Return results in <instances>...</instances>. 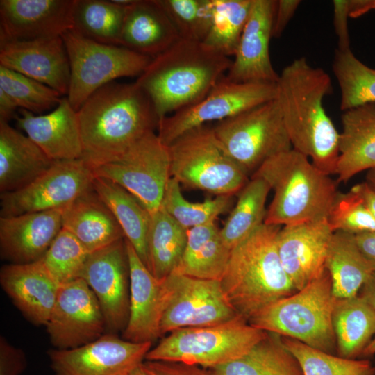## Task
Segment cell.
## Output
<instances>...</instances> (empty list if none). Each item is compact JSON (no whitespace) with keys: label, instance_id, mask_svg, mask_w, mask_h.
Instances as JSON below:
<instances>
[{"label":"cell","instance_id":"obj_1","mask_svg":"<svg viewBox=\"0 0 375 375\" xmlns=\"http://www.w3.org/2000/svg\"><path fill=\"white\" fill-rule=\"evenodd\" d=\"M276 84V99L292 149L325 174H335L340 133L323 105L333 92L329 75L301 57L283 69Z\"/></svg>","mask_w":375,"mask_h":375},{"label":"cell","instance_id":"obj_2","mask_svg":"<svg viewBox=\"0 0 375 375\" xmlns=\"http://www.w3.org/2000/svg\"><path fill=\"white\" fill-rule=\"evenodd\" d=\"M77 115L82 159L92 168L116 158L158 124L149 97L135 83L112 81L102 86Z\"/></svg>","mask_w":375,"mask_h":375},{"label":"cell","instance_id":"obj_3","mask_svg":"<svg viewBox=\"0 0 375 375\" xmlns=\"http://www.w3.org/2000/svg\"><path fill=\"white\" fill-rule=\"evenodd\" d=\"M231 63L201 42L180 38L152 58L135 83L149 97L159 122L203 99Z\"/></svg>","mask_w":375,"mask_h":375},{"label":"cell","instance_id":"obj_4","mask_svg":"<svg viewBox=\"0 0 375 375\" xmlns=\"http://www.w3.org/2000/svg\"><path fill=\"white\" fill-rule=\"evenodd\" d=\"M281 228L262 224L233 248L220 279L226 298L247 322L297 291L279 258L276 237Z\"/></svg>","mask_w":375,"mask_h":375},{"label":"cell","instance_id":"obj_5","mask_svg":"<svg viewBox=\"0 0 375 375\" xmlns=\"http://www.w3.org/2000/svg\"><path fill=\"white\" fill-rule=\"evenodd\" d=\"M251 176L262 178L274 191L266 224L284 226L327 219L338 192L330 175L293 149L269 158Z\"/></svg>","mask_w":375,"mask_h":375},{"label":"cell","instance_id":"obj_6","mask_svg":"<svg viewBox=\"0 0 375 375\" xmlns=\"http://www.w3.org/2000/svg\"><path fill=\"white\" fill-rule=\"evenodd\" d=\"M335 299L325 269L303 288L262 309L248 323L334 354L337 350L332 314Z\"/></svg>","mask_w":375,"mask_h":375},{"label":"cell","instance_id":"obj_7","mask_svg":"<svg viewBox=\"0 0 375 375\" xmlns=\"http://www.w3.org/2000/svg\"><path fill=\"white\" fill-rule=\"evenodd\" d=\"M171 177L180 184L217 196H233L250 178L206 125L181 135L167 146Z\"/></svg>","mask_w":375,"mask_h":375},{"label":"cell","instance_id":"obj_8","mask_svg":"<svg viewBox=\"0 0 375 375\" xmlns=\"http://www.w3.org/2000/svg\"><path fill=\"white\" fill-rule=\"evenodd\" d=\"M266 334L241 316L219 324L178 328L151 348L145 360L209 369L244 356Z\"/></svg>","mask_w":375,"mask_h":375},{"label":"cell","instance_id":"obj_9","mask_svg":"<svg viewBox=\"0 0 375 375\" xmlns=\"http://www.w3.org/2000/svg\"><path fill=\"white\" fill-rule=\"evenodd\" d=\"M61 37L70 68L67 97L76 111L102 86L119 78L138 77L152 59L123 46L96 42L74 29Z\"/></svg>","mask_w":375,"mask_h":375},{"label":"cell","instance_id":"obj_10","mask_svg":"<svg viewBox=\"0 0 375 375\" xmlns=\"http://www.w3.org/2000/svg\"><path fill=\"white\" fill-rule=\"evenodd\" d=\"M212 129L228 156L249 175L269 158L292 149L277 99L218 122Z\"/></svg>","mask_w":375,"mask_h":375},{"label":"cell","instance_id":"obj_11","mask_svg":"<svg viewBox=\"0 0 375 375\" xmlns=\"http://www.w3.org/2000/svg\"><path fill=\"white\" fill-rule=\"evenodd\" d=\"M238 316L219 280L176 272L162 280L161 335L182 328L219 324Z\"/></svg>","mask_w":375,"mask_h":375},{"label":"cell","instance_id":"obj_12","mask_svg":"<svg viewBox=\"0 0 375 375\" xmlns=\"http://www.w3.org/2000/svg\"><path fill=\"white\" fill-rule=\"evenodd\" d=\"M92 169L95 176L108 179L131 193L151 215L160 208L171 178L168 147L155 131L116 158Z\"/></svg>","mask_w":375,"mask_h":375},{"label":"cell","instance_id":"obj_13","mask_svg":"<svg viewBox=\"0 0 375 375\" xmlns=\"http://www.w3.org/2000/svg\"><path fill=\"white\" fill-rule=\"evenodd\" d=\"M276 83H236L226 74L199 102L158 122V135L169 145L185 133L212 121H222L277 98Z\"/></svg>","mask_w":375,"mask_h":375},{"label":"cell","instance_id":"obj_14","mask_svg":"<svg viewBox=\"0 0 375 375\" xmlns=\"http://www.w3.org/2000/svg\"><path fill=\"white\" fill-rule=\"evenodd\" d=\"M94 178L92 167L82 158L54 161L25 187L1 193V216L63 210L92 188Z\"/></svg>","mask_w":375,"mask_h":375},{"label":"cell","instance_id":"obj_15","mask_svg":"<svg viewBox=\"0 0 375 375\" xmlns=\"http://www.w3.org/2000/svg\"><path fill=\"white\" fill-rule=\"evenodd\" d=\"M45 326L52 345L58 349L90 343L103 335L106 329L99 302L81 278L60 286Z\"/></svg>","mask_w":375,"mask_h":375},{"label":"cell","instance_id":"obj_16","mask_svg":"<svg viewBox=\"0 0 375 375\" xmlns=\"http://www.w3.org/2000/svg\"><path fill=\"white\" fill-rule=\"evenodd\" d=\"M152 342H133L105 333L87 344L48 351L53 375H123L145 360Z\"/></svg>","mask_w":375,"mask_h":375},{"label":"cell","instance_id":"obj_17","mask_svg":"<svg viewBox=\"0 0 375 375\" xmlns=\"http://www.w3.org/2000/svg\"><path fill=\"white\" fill-rule=\"evenodd\" d=\"M97 297L111 333L125 328L129 315V268L125 240L90 254L81 274Z\"/></svg>","mask_w":375,"mask_h":375},{"label":"cell","instance_id":"obj_18","mask_svg":"<svg viewBox=\"0 0 375 375\" xmlns=\"http://www.w3.org/2000/svg\"><path fill=\"white\" fill-rule=\"evenodd\" d=\"M76 0H1L0 43L61 36L74 28Z\"/></svg>","mask_w":375,"mask_h":375},{"label":"cell","instance_id":"obj_19","mask_svg":"<svg viewBox=\"0 0 375 375\" xmlns=\"http://www.w3.org/2000/svg\"><path fill=\"white\" fill-rule=\"evenodd\" d=\"M327 219L284 226L276 237L281 264L298 291L325 271L333 234Z\"/></svg>","mask_w":375,"mask_h":375},{"label":"cell","instance_id":"obj_20","mask_svg":"<svg viewBox=\"0 0 375 375\" xmlns=\"http://www.w3.org/2000/svg\"><path fill=\"white\" fill-rule=\"evenodd\" d=\"M276 1L253 0L250 14L226 72L236 83H277L279 74L269 56V41Z\"/></svg>","mask_w":375,"mask_h":375},{"label":"cell","instance_id":"obj_21","mask_svg":"<svg viewBox=\"0 0 375 375\" xmlns=\"http://www.w3.org/2000/svg\"><path fill=\"white\" fill-rule=\"evenodd\" d=\"M0 65L67 94L70 68L61 36L0 43Z\"/></svg>","mask_w":375,"mask_h":375},{"label":"cell","instance_id":"obj_22","mask_svg":"<svg viewBox=\"0 0 375 375\" xmlns=\"http://www.w3.org/2000/svg\"><path fill=\"white\" fill-rule=\"evenodd\" d=\"M62 228V210L1 216V256L14 264L38 261Z\"/></svg>","mask_w":375,"mask_h":375},{"label":"cell","instance_id":"obj_23","mask_svg":"<svg viewBox=\"0 0 375 375\" xmlns=\"http://www.w3.org/2000/svg\"><path fill=\"white\" fill-rule=\"evenodd\" d=\"M15 119L19 128L52 160L81 159L83 147L76 111L67 97H62L56 108L46 115L19 108Z\"/></svg>","mask_w":375,"mask_h":375},{"label":"cell","instance_id":"obj_24","mask_svg":"<svg viewBox=\"0 0 375 375\" xmlns=\"http://www.w3.org/2000/svg\"><path fill=\"white\" fill-rule=\"evenodd\" d=\"M129 268V315L123 338L152 342L161 336L162 281L156 279L124 238Z\"/></svg>","mask_w":375,"mask_h":375},{"label":"cell","instance_id":"obj_25","mask_svg":"<svg viewBox=\"0 0 375 375\" xmlns=\"http://www.w3.org/2000/svg\"><path fill=\"white\" fill-rule=\"evenodd\" d=\"M0 283L23 315L35 325L48 322L60 285L41 260L1 267Z\"/></svg>","mask_w":375,"mask_h":375},{"label":"cell","instance_id":"obj_26","mask_svg":"<svg viewBox=\"0 0 375 375\" xmlns=\"http://www.w3.org/2000/svg\"><path fill=\"white\" fill-rule=\"evenodd\" d=\"M180 39L156 0H134L126 6L120 45L153 58Z\"/></svg>","mask_w":375,"mask_h":375},{"label":"cell","instance_id":"obj_27","mask_svg":"<svg viewBox=\"0 0 375 375\" xmlns=\"http://www.w3.org/2000/svg\"><path fill=\"white\" fill-rule=\"evenodd\" d=\"M335 174L346 183L358 173L375 168V103L344 111Z\"/></svg>","mask_w":375,"mask_h":375},{"label":"cell","instance_id":"obj_28","mask_svg":"<svg viewBox=\"0 0 375 375\" xmlns=\"http://www.w3.org/2000/svg\"><path fill=\"white\" fill-rule=\"evenodd\" d=\"M62 228L90 253L124 238L114 215L93 187L62 210Z\"/></svg>","mask_w":375,"mask_h":375},{"label":"cell","instance_id":"obj_29","mask_svg":"<svg viewBox=\"0 0 375 375\" xmlns=\"http://www.w3.org/2000/svg\"><path fill=\"white\" fill-rule=\"evenodd\" d=\"M27 135L0 122V192L21 189L53 163Z\"/></svg>","mask_w":375,"mask_h":375},{"label":"cell","instance_id":"obj_30","mask_svg":"<svg viewBox=\"0 0 375 375\" xmlns=\"http://www.w3.org/2000/svg\"><path fill=\"white\" fill-rule=\"evenodd\" d=\"M325 269L331 280L332 292L336 299L358 294L374 272L360 251L355 235L335 231L331 239Z\"/></svg>","mask_w":375,"mask_h":375},{"label":"cell","instance_id":"obj_31","mask_svg":"<svg viewBox=\"0 0 375 375\" xmlns=\"http://www.w3.org/2000/svg\"><path fill=\"white\" fill-rule=\"evenodd\" d=\"M231 250L215 222L188 230L187 244L173 272L203 279H221Z\"/></svg>","mask_w":375,"mask_h":375},{"label":"cell","instance_id":"obj_32","mask_svg":"<svg viewBox=\"0 0 375 375\" xmlns=\"http://www.w3.org/2000/svg\"><path fill=\"white\" fill-rule=\"evenodd\" d=\"M92 187L114 215L124 238L148 267L150 212L135 196L108 179L95 176Z\"/></svg>","mask_w":375,"mask_h":375},{"label":"cell","instance_id":"obj_33","mask_svg":"<svg viewBox=\"0 0 375 375\" xmlns=\"http://www.w3.org/2000/svg\"><path fill=\"white\" fill-rule=\"evenodd\" d=\"M336 351L357 358L375 335V310L358 294L336 299L332 314Z\"/></svg>","mask_w":375,"mask_h":375},{"label":"cell","instance_id":"obj_34","mask_svg":"<svg viewBox=\"0 0 375 375\" xmlns=\"http://www.w3.org/2000/svg\"><path fill=\"white\" fill-rule=\"evenodd\" d=\"M207 369L212 375H303L282 337L269 332L244 356Z\"/></svg>","mask_w":375,"mask_h":375},{"label":"cell","instance_id":"obj_35","mask_svg":"<svg viewBox=\"0 0 375 375\" xmlns=\"http://www.w3.org/2000/svg\"><path fill=\"white\" fill-rule=\"evenodd\" d=\"M151 215L147 238L148 269L156 279L162 281L179 263L187 244L188 230L161 206Z\"/></svg>","mask_w":375,"mask_h":375},{"label":"cell","instance_id":"obj_36","mask_svg":"<svg viewBox=\"0 0 375 375\" xmlns=\"http://www.w3.org/2000/svg\"><path fill=\"white\" fill-rule=\"evenodd\" d=\"M270 190L265 180L251 176L238 192L237 203L220 229L221 237L231 250L264 224Z\"/></svg>","mask_w":375,"mask_h":375},{"label":"cell","instance_id":"obj_37","mask_svg":"<svg viewBox=\"0 0 375 375\" xmlns=\"http://www.w3.org/2000/svg\"><path fill=\"white\" fill-rule=\"evenodd\" d=\"M125 9L112 0H76L73 29L96 42L121 46Z\"/></svg>","mask_w":375,"mask_h":375},{"label":"cell","instance_id":"obj_38","mask_svg":"<svg viewBox=\"0 0 375 375\" xmlns=\"http://www.w3.org/2000/svg\"><path fill=\"white\" fill-rule=\"evenodd\" d=\"M332 68L340 89V110L375 103V69L362 62L351 49H338Z\"/></svg>","mask_w":375,"mask_h":375},{"label":"cell","instance_id":"obj_39","mask_svg":"<svg viewBox=\"0 0 375 375\" xmlns=\"http://www.w3.org/2000/svg\"><path fill=\"white\" fill-rule=\"evenodd\" d=\"M253 0H212L209 32L202 42L222 55L234 56L249 18Z\"/></svg>","mask_w":375,"mask_h":375},{"label":"cell","instance_id":"obj_40","mask_svg":"<svg viewBox=\"0 0 375 375\" xmlns=\"http://www.w3.org/2000/svg\"><path fill=\"white\" fill-rule=\"evenodd\" d=\"M232 196H217L202 202H190L182 194L181 184L171 177L167 184L161 207L183 228L189 230L212 222L228 210Z\"/></svg>","mask_w":375,"mask_h":375},{"label":"cell","instance_id":"obj_41","mask_svg":"<svg viewBox=\"0 0 375 375\" xmlns=\"http://www.w3.org/2000/svg\"><path fill=\"white\" fill-rule=\"evenodd\" d=\"M282 340L299 362L303 375L375 374V367L368 360L328 353L289 338L282 337Z\"/></svg>","mask_w":375,"mask_h":375},{"label":"cell","instance_id":"obj_42","mask_svg":"<svg viewBox=\"0 0 375 375\" xmlns=\"http://www.w3.org/2000/svg\"><path fill=\"white\" fill-rule=\"evenodd\" d=\"M90 254L72 233L62 228L40 260L61 285L80 278Z\"/></svg>","mask_w":375,"mask_h":375},{"label":"cell","instance_id":"obj_43","mask_svg":"<svg viewBox=\"0 0 375 375\" xmlns=\"http://www.w3.org/2000/svg\"><path fill=\"white\" fill-rule=\"evenodd\" d=\"M0 88L19 108L33 114L57 106L61 94L54 89L22 74L0 65Z\"/></svg>","mask_w":375,"mask_h":375},{"label":"cell","instance_id":"obj_44","mask_svg":"<svg viewBox=\"0 0 375 375\" xmlns=\"http://www.w3.org/2000/svg\"><path fill=\"white\" fill-rule=\"evenodd\" d=\"M180 38L203 42L212 22V0H156Z\"/></svg>","mask_w":375,"mask_h":375},{"label":"cell","instance_id":"obj_45","mask_svg":"<svg viewBox=\"0 0 375 375\" xmlns=\"http://www.w3.org/2000/svg\"><path fill=\"white\" fill-rule=\"evenodd\" d=\"M327 221L333 232L356 235L375 231V217L356 185L347 192H338Z\"/></svg>","mask_w":375,"mask_h":375},{"label":"cell","instance_id":"obj_46","mask_svg":"<svg viewBox=\"0 0 375 375\" xmlns=\"http://www.w3.org/2000/svg\"><path fill=\"white\" fill-rule=\"evenodd\" d=\"M26 357L22 349L0 338V375H20L26 367Z\"/></svg>","mask_w":375,"mask_h":375},{"label":"cell","instance_id":"obj_47","mask_svg":"<svg viewBox=\"0 0 375 375\" xmlns=\"http://www.w3.org/2000/svg\"><path fill=\"white\" fill-rule=\"evenodd\" d=\"M142 366L149 375H212L202 367L178 362L146 360Z\"/></svg>","mask_w":375,"mask_h":375},{"label":"cell","instance_id":"obj_48","mask_svg":"<svg viewBox=\"0 0 375 375\" xmlns=\"http://www.w3.org/2000/svg\"><path fill=\"white\" fill-rule=\"evenodd\" d=\"M333 4V24L338 37V49H350V38L347 25L349 17L347 10V0H335Z\"/></svg>","mask_w":375,"mask_h":375},{"label":"cell","instance_id":"obj_49","mask_svg":"<svg viewBox=\"0 0 375 375\" xmlns=\"http://www.w3.org/2000/svg\"><path fill=\"white\" fill-rule=\"evenodd\" d=\"M300 3L301 1L299 0L276 1L272 24V38H278L281 36Z\"/></svg>","mask_w":375,"mask_h":375},{"label":"cell","instance_id":"obj_50","mask_svg":"<svg viewBox=\"0 0 375 375\" xmlns=\"http://www.w3.org/2000/svg\"><path fill=\"white\" fill-rule=\"evenodd\" d=\"M355 238L360 251L375 272V231L360 233Z\"/></svg>","mask_w":375,"mask_h":375},{"label":"cell","instance_id":"obj_51","mask_svg":"<svg viewBox=\"0 0 375 375\" xmlns=\"http://www.w3.org/2000/svg\"><path fill=\"white\" fill-rule=\"evenodd\" d=\"M19 108L15 100L0 88V122H8L14 117L15 110Z\"/></svg>","mask_w":375,"mask_h":375},{"label":"cell","instance_id":"obj_52","mask_svg":"<svg viewBox=\"0 0 375 375\" xmlns=\"http://www.w3.org/2000/svg\"><path fill=\"white\" fill-rule=\"evenodd\" d=\"M349 17H360L372 10H375V0H347Z\"/></svg>","mask_w":375,"mask_h":375},{"label":"cell","instance_id":"obj_53","mask_svg":"<svg viewBox=\"0 0 375 375\" xmlns=\"http://www.w3.org/2000/svg\"><path fill=\"white\" fill-rule=\"evenodd\" d=\"M358 295L375 310V272L363 285Z\"/></svg>","mask_w":375,"mask_h":375},{"label":"cell","instance_id":"obj_54","mask_svg":"<svg viewBox=\"0 0 375 375\" xmlns=\"http://www.w3.org/2000/svg\"><path fill=\"white\" fill-rule=\"evenodd\" d=\"M367 206L375 217V191L365 181L356 185Z\"/></svg>","mask_w":375,"mask_h":375},{"label":"cell","instance_id":"obj_55","mask_svg":"<svg viewBox=\"0 0 375 375\" xmlns=\"http://www.w3.org/2000/svg\"><path fill=\"white\" fill-rule=\"evenodd\" d=\"M375 355V335L364 350L362 356L369 357Z\"/></svg>","mask_w":375,"mask_h":375},{"label":"cell","instance_id":"obj_56","mask_svg":"<svg viewBox=\"0 0 375 375\" xmlns=\"http://www.w3.org/2000/svg\"><path fill=\"white\" fill-rule=\"evenodd\" d=\"M365 182L375 191V168L367 171Z\"/></svg>","mask_w":375,"mask_h":375},{"label":"cell","instance_id":"obj_57","mask_svg":"<svg viewBox=\"0 0 375 375\" xmlns=\"http://www.w3.org/2000/svg\"><path fill=\"white\" fill-rule=\"evenodd\" d=\"M129 375H149L142 366V363L132 370Z\"/></svg>","mask_w":375,"mask_h":375},{"label":"cell","instance_id":"obj_58","mask_svg":"<svg viewBox=\"0 0 375 375\" xmlns=\"http://www.w3.org/2000/svg\"><path fill=\"white\" fill-rule=\"evenodd\" d=\"M123 375H129V374H123Z\"/></svg>","mask_w":375,"mask_h":375}]
</instances>
